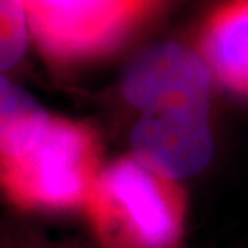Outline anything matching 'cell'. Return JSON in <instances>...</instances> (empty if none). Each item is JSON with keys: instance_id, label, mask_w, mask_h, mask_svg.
Masks as SVG:
<instances>
[{"instance_id": "cell-2", "label": "cell", "mask_w": 248, "mask_h": 248, "mask_svg": "<svg viewBox=\"0 0 248 248\" xmlns=\"http://www.w3.org/2000/svg\"><path fill=\"white\" fill-rule=\"evenodd\" d=\"M178 186L125 155L101 168L83 212L103 248H175L184 221Z\"/></svg>"}, {"instance_id": "cell-9", "label": "cell", "mask_w": 248, "mask_h": 248, "mask_svg": "<svg viewBox=\"0 0 248 248\" xmlns=\"http://www.w3.org/2000/svg\"><path fill=\"white\" fill-rule=\"evenodd\" d=\"M0 248H87L78 241L52 235L28 213L0 212Z\"/></svg>"}, {"instance_id": "cell-3", "label": "cell", "mask_w": 248, "mask_h": 248, "mask_svg": "<svg viewBox=\"0 0 248 248\" xmlns=\"http://www.w3.org/2000/svg\"><path fill=\"white\" fill-rule=\"evenodd\" d=\"M156 4L158 0H24L37 43L64 61L114 48Z\"/></svg>"}, {"instance_id": "cell-8", "label": "cell", "mask_w": 248, "mask_h": 248, "mask_svg": "<svg viewBox=\"0 0 248 248\" xmlns=\"http://www.w3.org/2000/svg\"><path fill=\"white\" fill-rule=\"evenodd\" d=\"M30 20L24 0H0V74L20 64L30 45Z\"/></svg>"}, {"instance_id": "cell-1", "label": "cell", "mask_w": 248, "mask_h": 248, "mask_svg": "<svg viewBox=\"0 0 248 248\" xmlns=\"http://www.w3.org/2000/svg\"><path fill=\"white\" fill-rule=\"evenodd\" d=\"M101 168L96 134L46 112L0 151V195L28 215L83 210Z\"/></svg>"}, {"instance_id": "cell-6", "label": "cell", "mask_w": 248, "mask_h": 248, "mask_svg": "<svg viewBox=\"0 0 248 248\" xmlns=\"http://www.w3.org/2000/svg\"><path fill=\"white\" fill-rule=\"evenodd\" d=\"M195 48L215 83L248 96V0H222L204 20Z\"/></svg>"}, {"instance_id": "cell-7", "label": "cell", "mask_w": 248, "mask_h": 248, "mask_svg": "<svg viewBox=\"0 0 248 248\" xmlns=\"http://www.w3.org/2000/svg\"><path fill=\"white\" fill-rule=\"evenodd\" d=\"M43 103L24 87L0 74V151L24 127L45 116Z\"/></svg>"}, {"instance_id": "cell-5", "label": "cell", "mask_w": 248, "mask_h": 248, "mask_svg": "<svg viewBox=\"0 0 248 248\" xmlns=\"http://www.w3.org/2000/svg\"><path fill=\"white\" fill-rule=\"evenodd\" d=\"M213 74L197 48L162 41L145 48L125 66L118 83L120 99L140 114L178 99H212Z\"/></svg>"}, {"instance_id": "cell-4", "label": "cell", "mask_w": 248, "mask_h": 248, "mask_svg": "<svg viewBox=\"0 0 248 248\" xmlns=\"http://www.w3.org/2000/svg\"><path fill=\"white\" fill-rule=\"evenodd\" d=\"M129 156L171 182L201 175L215 158L210 101H177L136 114L127 134Z\"/></svg>"}]
</instances>
